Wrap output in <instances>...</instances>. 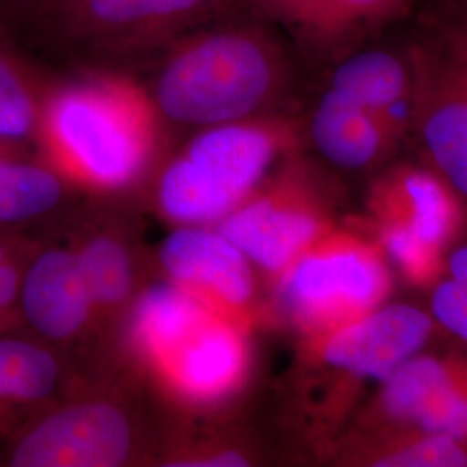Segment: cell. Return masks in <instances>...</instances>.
Returning <instances> with one entry per match:
<instances>
[{
    "label": "cell",
    "mask_w": 467,
    "mask_h": 467,
    "mask_svg": "<svg viewBox=\"0 0 467 467\" xmlns=\"http://www.w3.org/2000/svg\"><path fill=\"white\" fill-rule=\"evenodd\" d=\"M235 15V13H234ZM218 17L163 50L154 100L171 121L217 127L244 121L283 87V40L256 17Z\"/></svg>",
    "instance_id": "cell-1"
},
{
    "label": "cell",
    "mask_w": 467,
    "mask_h": 467,
    "mask_svg": "<svg viewBox=\"0 0 467 467\" xmlns=\"http://www.w3.org/2000/svg\"><path fill=\"white\" fill-rule=\"evenodd\" d=\"M50 44L88 57L163 52L185 34L241 13V0H13Z\"/></svg>",
    "instance_id": "cell-2"
},
{
    "label": "cell",
    "mask_w": 467,
    "mask_h": 467,
    "mask_svg": "<svg viewBox=\"0 0 467 467\" xmlns=\"http://www.w3.org/2000/svg\"><path fill=\"white\" fill-rule=\"evenodd\" d=\"M36 130L56 160L104 184H123L150 150V108L134 85L88 80L46 98Z\"/></svg>",
    "instance_id": "cell-3"
},
{
    "label": "cell",
    "mask_w": 467,
    "mask_h": 467,
    "mask_svg": "<svg viewBox=\"0 0 467 467\" xmlns=\"http://www.w3.org/2000/svg\"><path fill=\"white\" fill-rule=\"evenodd\" d=\"M388 274L374 251L339 243L296 258L285 274L284 300L303 320L331 331L378 308Z\"/></svg>",
    "instance_id": "cell-4"
},
{
    "label": "cell",
    "mask_w": 467,
    "mask_h": 467,
    "mask_svg": "<svg viewBox=\"0 0 467 467\" xmlns=\"http://www.w3.org/2000/svg\"><path fill=\"white\" fill-rule=\"evenodd\" d=\"M130 426L115 407H69L35 422L17 436L15 467H113L130 451Z\"/></svg>",
    "instance_id": "cell-5"
},
{
    "label": "cell",
    "mask_w": 467,
    "mask_h": 467,
    "mask_svg": "<svg viewBox=\"0 0 467 467\" xmlns=\"http://www.w3.org/2000/svg\"><path fill=\"white\" fill-rule=\"evenodd\" d=\"M284 139L279 127L234 121L208 127L177 161L223 212H229L262 179Z\"/></svg>",
    "instance_id": "cell-6"
},
{
    "label": "cell",
    "mask_w": 467,
    "mask_h": 467,
    "mask_svg": "<svg viewBox=\"0 0 467 467\" xmlns=\"http://www.w3.org/2000/svg\"><path fill=\"white\" fill-rule=\"evenodd\" d=\"M414 0H241L239 11L281 28L298 46L333 52L403 16Z\"/></svg>",
    "instance_id": "cell-7"
},
{
    "label": "cell",
    "mask_w": 467,
    "mask_h": 467,
    "mask_svg": "<svg viewBox=\"0 0 467 467\" xmlns=\"http://www.w3.org/2000/svg\"><path fill=\"white\" fill-rule=\"evenodd\" d=\"M433 318L412 305L374 308L339 326L324 343V360L360 378L384 381L428 343Z\"/></svg>",
    "instance_id": "cell-8"
},
{
    "label": "cell",
    "mask_w": 467,
    "mask_h": 467,
    "mask_svg": "<svg viewBox=\"0 0 467 467\" xmlns=\"http://www.w3.org/2000/svg\"><path fill=\"white\" fill-rule=\"evenodd\" d=\"M383 409L424 433L467 440V393L451 368L431 357H414L383 381Z\"/></svg>",
    "instance_id": "cell-9"
},
{
    "label": "cell",
    "mask_w": 467,
    "mask_h": 467,
    "mask_svg": "<svg viewBox=\"0 0 467 467\" xmlns=\"http://www.w3.org/2000/svg\"><path fill=\"white\" fill-rule=\"evenodd\" d=\"M92 301L78 256L67 251L38 254L23 274L21 314L35 333L50 339L77 333Z\"/></svg>",
    "instance_id": "cell-10"
},
{
    "label": "cell",
    "mask_w": 467,
    "mask_h": 467,
    "mask_svg": "<svg viewBox=\"0 0 467 467\" xmlns=\"http://www.w3.org/2000/svg\"><path fill=\"white\" fill-rule=\"evenodd\" d=\"M160 256L170 275L182 283L202 285L231 305L250 300L253 275L248 256L223 234L175 231L165 239Z\"/></svg>",
    "instance_id": "cell-11"
},
{
    "label": "cell",
    "mask_w": 467,
    "mask_h": 467,
    "mask_svg": "<svg viewBox=\"0 0 467 467\" xmlns=\"http://www.w3.org/2000/svg\"><path fill=\"white\" fill-rule=\"evenodd\" d=\"M318 233L316 218L298 208L258 201L227 218L220 234L267 270L287 268Z\"/></svg>",
    "instance_id": "cell-12"
},
{
    "label": "cell",
    "mask_w": 467,
    "mask_h": 467,
    "mask_svg": "<svg viewBox=\"0 0 467 467\" xmlns=\"http://www.w3.org/2000/svg\"><path fill=\"white\" fill-rule=\"evenodd\" d=\"M310 134L320 154L345 170L368 167L391 142L376 113L329 87L312 115Z\"/></svg>",
    "instance_id": "cell-13"
},
{
    "label": "cell",
    "mask_w": 467,
    "mask_h": 467,
    "mask_svg": "<svg viewBox=\"0 0 467 467\" xmlns=\"http://www.w3.org/2000/svg\"><path fill=\"white\" fill-rule=\"evenodd\" d=\"M161 353L173 362L179 379L196 393H217L233 383L243 364L239 339L208 314L191 320Z\"/></svg>",
    "instance_id": "cell-14"
},
{
    "label": "cell",
    "mask_w": 467,
    "mask_h": 467,
    "mask_svg": "<svg viewBox=\"0 0 467 467\" xmlns=\"http://www.w3.org/2000/svg\"><path fill=\"white\" fill-rule=\"evenodd\" d=\"M329 88L379 113L391 102L412 94L409 54L368 47L345 56L334 67Z\"/></svg>",
    "instance_id": "cell-15"
},
{
    "label": "cell",
    "mask_w": 467,
    "mask_h": 467,
    "mask_svg": "<svg viewBox=\"0 0 467 467\" xmlns=\"http://www.w3.org/2000/svg\"><path fill=\"white\" fill-rule=\"evenodd\" d=\"M57 376L49 351L26 339L0 336V418L17 407L46 400Z\"/></svg>",
    "instance_id": "cell-16"
},
{
    "label": "cell",
    "mask_w": 467,
    "mask_h": 467,
    "mask_svg": "<svg viewBox=\"0 0 467 467\" xmlns=\"http://www.w3.org/2000/svg\"><path fill=\"white\" fill-rule=\"evenodd\" d=\"M42 104L32 71L0 34V140L35 134Z\"/></svg>",
    "instance_id": "cell-17"
},
{
    "label": "cell",
    "mask_w": 467,
    "mask_h": 467,
    "mask_svg": "<svg viewBox=\"0 0 467 467\" xmlns=\"http://www.w3.org/2000/svg\"><path fill=\"white\" fill-rule=\"evenodd\" d=\"M63 189L47 168L0 160V223H21L44 215L61 200Z\"/></svg>",
    "instance_id": "cell-18"
},
{
    "label": "cell",
    "mask_w": 467,
    "mask_h": 467,
    "mask_svg": "<svg viewBox=\"0 0 467 467\" xmlns=\"http://www.w3.org/2000/svg\"><path fill=\"white\" fill-rule=\"evenodd\" d=\"M409 217L403 222L430 246L440 250L453 225V202L445 187L428 171L407 170L400 175Z\"/></svg>",
    "instance_id": "cell-19"
},
{
    "label": "cell",
    "mask_w": 467,
    "mask_h": 467,
    "mask_svg": "<svg viewBox=\"0 0 467 467\" xmlns=\"http://www.w3.org/2000/svg\"><path fill=\"white\" fill-rule=\"evenodd\" d=\"M92 300L115 303L123 300L132 287V264L118 243L111 239L92 241L78 256Z\"/></svg>",
    "instance_id": "cell-20"
},
{
    "label": "cell",
    "mask_w": 467,
    "mask_h": 467,
    "mask_svg": "<svg viewBox=\"0 0 467 467\" xmlns=\"http://www.w3.org/2000/svg\"><path fill=\"white\" fill-rule=\"evenodd\" d=\"M462 441L443 434L424 433L422 438L389 451L374 462L381 467H462L467 466V451Z\"/></svg>",
    "instance_id": "cell-21"
},
{
    "label": "cell",
    "mask_w": 467,
    "mask_h": 467,
    "mask_svg": "<svg viewBox=\"0 0 467 467\" xmlns=\"http://www.w3.org/2000/svg\"><path fill=\"white\" fill-rule=\"evenodd\" d=\"M384 250L414 281H428L436 270L438 250L422 241L403 220L389 223L383 233Z\"/></svg>",
    "instance_id": "cell-22"
},
{
    "label": "cell",
    "mask_w": 467,
    "mask_h": 467,
    "mask_svg": "<svg viewBox=\"0 0 467 467\" xmlns=\"http://www.w3.org/2000/svg\"><path fill=\"white\" fill-rule=\"evenodd\" d=\"M424 26L449 52L467 88V0H445Z\"/></svg>",
    "instance_id": "cell-23"
},
{
    "label": "cell",
    "mask_w": 467,
    "mask_h": 467,
    "mask_svg": "<svg viewBox=\"0 0 467 467\" xmlns=\"http://www.w3.org/2000/svg\"><path fill=\"white\" fill-rule=\"evenodd\" d=\"M433 316L467 343V287L457 281L438 284L431 298Z\"/></svg>",
    "instance_id": "cell-24"
},
{
    "label": "cell",
    "mask_w": 467,
    "mask_h": 467,
    "mask_svg": "<svg viewBox=\"0 0 467 467\" xmlns=\"http://www.w3.org/2000/svg\"><path fill=\"white\" fill-rule=\"evenodd\" d=\"M25 270L17 264L16 250L0 241V320L11 316L19 303V289Z\"/></svg>",
    "instance_id": "cell-25"
},
{
    "label": "cell",
    "mask_w": 467,
    "mask_h": 467,
    "mask_svg": "<svg viewBox=\"0 0 467 467\" xmlns=\"http://www.w3.org/2000/svg\"><path fill=\"white\" fill-rule=\"evenodd\" d=\"M246 459L237 451H222L217 455L202 457L196 461H185V462H175V467H241L246 466Z\"/></svg>",
    "instance_id": "cell-26"
},
{
    "label": "cell",
    "mask_w": 467,
    "mask_h": 467,
    "mask_svg": "<svg viewBox=\"0 0 467 467\" xmlns=\"http://www.w3.org/2000/svg\"><path fill=\"white\" fill-rule=\"evenodd\" d=\"M449 267H451V279L467 287V246L451 254Z\"/></svg>",
    "instance_id": "cell-27"
}]
</instances>
